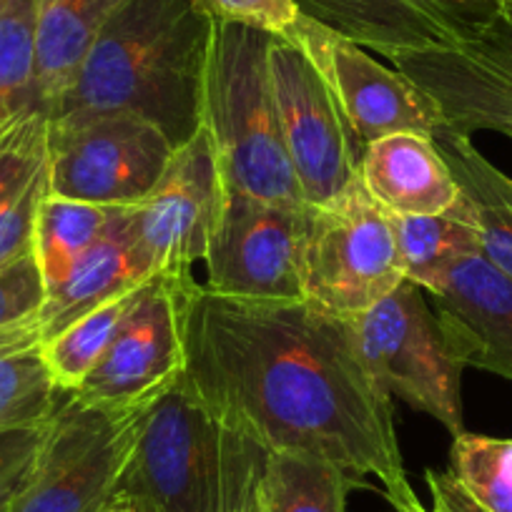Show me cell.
Wrapping results in <instances>:
<instances>
[{"mask_svg": "<svg viewBox=\"0 0 512 512\" xmlns=\"http://www.w3.org/2000/svg\"><path fill=\"white\" fill-rule=\"evenodd\" d=\"M181 379L269 452L374 477L397 512L417 502L392 397L369 374L349 319L307 299H236L194 284Z\"/></svg>", "mask_w": 512, "mask_h": 512, "instance_id": "cell-1", "label": "cell"}, {"mask_svg": "<svg viewBox=\"0 0 512 512\" xmlns=\"http://www.w3.org/2000/svg\"><path fill=\"white\" fill-rule=\"evenodd\" d=\"M211 33L194 0H121L48 118L134 116L179 149L204 123Z\"/></svg>", "mask_w": 512, "mask_h": 512, "instance_id": "cell-2", "label": "cell"}, {"mask_svg": "<svg viewBox=\"0 0 512 512\" xmlns=\"http://www.w3.org/2000/svg\"><path fill=\"white\" fill-rule=\"evenodd\" d=\"M269 455L179 379L146 407L118 495L141 512H256Z\"/></svg>", "mask_w": 512, "mask_h": 512, "instance_id": "cell-3", "label": "cell"}, {"mask_svg": "<svg viewBox=\"0 0 512 512\" xmlns=\"http://www.w3.org/2000/svg\"><path fill=\"white\" fill-rule=\"evenodd\" d=\"M272 33L216 26L204 86V126L231 191L302 209L269 78Z\"/></svg>", "mask_w": 512, "mask_h": 512, "instance_id": "cell-4", "label": "cell"}, {"mask_svg": "<svg viewBox=\"0 0 512 512\" xmlns=\"http://www.w3.org/2000/svg\"><path fill=\"white\" fill-rule=\"evenodd\" d=\"M405 282L392 216L362 179L324 206H307L302 294L339 319H357Z\"/></svg>", "mask_w": 512, "mask_h": 512, "instance_id": "cell-5", "label": "cell"}, {"mask_svg": "<svg viewBox=\"0 0 512 512\" xmlns=\"http://www.w3.org/2000/svg\"><path fill=\"white\" fill-rule=\"evenodd\" d=\"M146 407H98L63 392L26 490L8 512H101L118 495Z\"/></svg>", "mask_w": 512, "mask_h": 512, "instance_id": "cell-6", "label": "cell"}, {"mask_svg": "<svg viewBox=\"0 0 512 512\" xmlns=\"http://www.w3.org/2000/svg\"><path fill=\"white\" fill-rule=\"evenodd\" d=\"M359 354L392 400L440 422L452 437L462 420V362L452 352L422 289L402 282L382 302L352 319Z\"/></svg>", "mask_w": 512, "mask_h": 512, "instance_id": "cell-7", "label": "cell"}, {"mask_svg": "<svg viewBox=\"0 0 512 512\" xmlns=\"http://www.w3.org/2000/svg\"><path fill=\"white\" fill-rule=\"evenodd\" d=\"M176 146L134 116L48 118L51 194L128 209L149 199Z\"/></svg>", "mask_w": 512, "mask_h": 512, "instance_id": "cell-8", "label": "cell"}, {"mask_svg": "<svg viewBox=\"0 0 512 512\" xmlns=\"http://www.w3.org/2000/svg\"><path fill=\"white\" fill-rule=\"evenodd\" d=\"M191 272H159L144 284L111 344L71 395L98 407H149L186 369Z\"/></svg>", "mask_w": 512, "mask_h": 512, "instance_id": "cell-9", "label": "cell"}, {"mask_svg": "<svg viewBox=\"0 0 512 512\" xmlns=\"http://www.w3.org/2000/svg\"><path fill=\"white\" fill-rule=\"evenodd\" d=\"M284 38L297 43L332 93L354 149L400 131L435 134L445 126L437 103L397 68H387L362 46L299 16Z\"/></svg>", "mask_w": 512, "mask_h": 512, "instance_id": "cell-10", "label": "cell"}, {"mask_svg": "<svg viewBox=\"0 0 512 512\" xmlns=\"http://www.w3.org/2000/svg\"><path fill=\"white\" fill-rule=\"evenodd\" d=\"M269 78L304 204H329L359 179V151L337 103L302 48L284 36H272L269 43Z\"/></svg>", "mask_w": 512, "mask_h": 512, "instance_id": "cell-11", "label": "cell"}, {"mask_svg": "<svg viewBox=\"0 0 512 512\" xmlns=\"http://www.w3.org/2000/svg\"><path fill=\"white\" fill-rule=\"evenodd\" d=\"M304 211L226 189L204 287L236 299H304Z\"/></svg>", "mask_w": 512, "mask_h": 512, "instance_id": "cell-12", "label": "cell"}, {"mask_svg": "<svg viewBox=\"0 0 512 512\" xmlns=\"http://www.w3.org/2000/svg\"><path fill=\"white\" fill-rule=\"evenodd\" d=\"M224 176L214 141L201 123L174 151L149 199L131 209L134 246L154 274L191 272L209 254L224 204Z\"/></svg>", "mask_w": 512, "mask_h": 512, "instance_id": "cell-13", "label": "cell"}, {"mask_svg": "<svg viewBox=\"0 0 512 512\" xmlns=\"http://www.w3.org/2000/svg\"><path fill=\"white\" fill-rule=\"evenodd\" d=\"M390 61L437 103L447 128L462 136L490 128L512 139V26L497 21L465 46Z\"/></svg>", "mask_w": 512, "mask_h": 512, "instance_id": "cell-14", "label": "cell"}, {"mask_svg": "<svg viewBox=\"0 0 512 512\" xmlns=\"http://www.w3.org/2000/svg\"><path fill=\"white\" fill-rule=\"evenodd\" d=\"M299 11L387 58L477 41L497 23L492 0H297Z\"/></svg>", "mask_w": 512, "mask_h": 512, "instance_id": "cell-15", "label": "cell"}, {"mask_svg": "<svg viewBox=\"0 0 512 512\" xmlns=\"http://www.w3.org/2000/svg\"><path fill=\"white\" fill-rule=\"evenodd\" d=\"M430 294L435 317L462 367L512 382V279L485 254L462 259Z\"/></svg>", "mask_w": 512, "mask_h": 512, "instance_id": "cell-16", "label": "cell"}, {"mask_svg": "<svg viewBox=\"0 0 512 512\" xmlns=\"http://www.w3.org/2000/svg\"><path fill=\"white\" fill-rule=\"evenodd\" d=\"M359 179L390 216H435L460 201V186L432 134L400 131L359 154Z\"/></svg>", "mask_w": 512, "mask_h": 512, "instance_id": "cell-17", "label": "cell"}, {"mask_svg": "<svg viewBox=\"0 0 512 512\" xmlns=\"http://www.w3.org/2000/svg\"><path fill=\"white\" fill-rule=\"evenodd\" d=\"M131 209L128 206L113 219L106 234L81 256L58 287L48 289V297L38 312L36 324L43 342L56 337L61 329L96 309L106 299L128 292L154 277L131 236Z\"/></svg>", "mask_w": 512, "mask_h": 512, "instance_id": "cell-18", "label": "cell"}, {"mask_svg": "<svg viewBox=\"0 0 512 512\" xmlns=\"http://www.w3.org/2000/svg\"><path fill=\"white\" fill-rule=\"evenodd\" d=\"M48 191V116L31 111L0 134V269L33 251Z\"/></svg>", "mask_w": 512, "mask_h": 512, "instance_id": "cell-19", "label": "cell"}, {"mask_svg": "<svg viewBox=\"0 0 512 512\" xmlns=\"http://www.w3.org/2000/svg\"><path fill=\"white\" fill-rule=\"evenodd\" d=\"M118 3L121 0H33L38 111L46 116L56 111Z\"/></svg>", "mask_w": 512, "mask_h": 512, "instance_id": "cell-20", "label": "cell"}, {"mask_svg": "<svg viewBox=\"0 0 512 512\" xmlns=\"http://www.w3.org/2000/svg\"><path fill=\"white\" fill-rule=\"evenodd\" d=\"M432 139L470 204L482 254L512 279V179L475 149L470 136L440 126Z\"/></svg>", "mask_w": 512, "mask_h": 512, "instance_id": "cell-21", "label": "cell"}, {"mask_svg": "<svg viewBox=\"0 0 512 512\" xmlns=\"http://www.w3.org/2000/svg\"><path fill=\"white\" fill-rule=\"evenodd\" d=\"M405 279L432 292L455 264L482 254V241L470 204L460 194L452 209L435 216H392Z\"/></svg>", "mask_w": 512, "mask_h": 512, "instance_id": "cell-22", "label": "cell"}, {"mask_svg": "<svg viewBox=\"0 0 512 512\" xmlns=\"http://www.w3.org/2000/svg\"><path fill=\"white\" fill-rule=\"evenodd\" d=\"M41 344L36 319L0 329V432L43 425L61 402Z\"/></svg>", "mask_w": 512, "mask_h": 512, "instance_id": "cell-23", "label": "cell"}, {"mask_svg": "<svg viewBox=\"0 0 512 512\" xmlns=\"http://www.w3.org/2000/svg\"><path fill=\"white\" fill-rule=\"evenodd\" d=\"M121 211L116 206L63 199L48 191L33 229V254L48 289L58 287L71 274L81 256L106 234Z\"/></svg>", "mask_w": 512, "mask_h": 512, "instance_id": "cell-24", "label": "cell"}, {"mask_svg": "<svg viewBox=\"0 0 512 512\" xmlns=\"http://www.w3.org/2000/svg\"><path fill=\"white\" fill-rule=\"evenodd\" d=\"M362 480L314 457L272 452L262 485V512H347Z\"/></svg>", "mask_w": 512, "mask_h": 512, "instance_id": "cell-25", "label": "cell"}, {"mask_svg": "<svg viewBox=\"0 0 512 512\" xmlns=\"http://www.w3.org/2000/svg\"><path fill=\"white\" fill-rule=\"evenodd\" d=\"M144 284L106 299L96 309L68 324L66 329H61L56 337L41 344L43 359L51 369V377L58 384V390L73 392L81 387L83 379L91 374V369L96 367L98 359L111 344L118 324L123 322L128 309L134 307V302L139 299Z\"/></svg>", "mask_w": 512, "mask_h": 512, "instance_id": "cell-26", "label": "cell"}, {"mask_svg": "<svg viewBox=\"0 0 512 512\" xmlns=\"http://www.w3.org/2000/svg\"><path fill=\"white\" fill-rule=\"evenodd\" d=\"M38 111L36 6L33 0L0 3V134Z\"/></svg>", "mask_w": 512, "mask_h": 512, "instance_id": "cell-27", "label": "cell"}, {"mask_svg": "<svg viewBox=\"0 0 512 512\" xmlns=\"http://www.w3.org/2000/svg\"><path fill=\"white\" fill-rule=\"evenodd\" d=\"M450 470L490 512H512V440L470 435L455 437Z\"/></svg>", "mask_w": 512, "mask_h": 512, "instance_id": "cell-28", "label": "cell"}, {"mask_svg": "<svg viewBox=\"0 0 512 512\" xmlns=\"http://www.w3.org/2000/svg\"><path fill=\"white\" fill-rule=\"evenodd\" d=\"M194 6L216 26H246L287 36L299 21L297 0H194Z\"/></svg>", "mask_w": 512, "mask_h": 512, "instance_id": "cell-29", "label": "cell"}, {"mask_svg": "<svg viewBox=\"0 0 512 512\" xmlns=\"http://www.w3.org/2000/svg\"><path fill=\"white\" fill-rule=\"evenodd\" d=\"M46 297V279L33 251L6 264L0 269V329L36 319Z\"/></svg>", "mask_w": 512, "mask_h": 512, "instance_id": "cell-30", "label": "cell"}, {"mask_svg": "<svg viewBox=\"0 0 512 512\" xmlns=\"http://www.w3.org/2000/svg\"><path fill=\"white\" fill-rule=\"evenodd\" d=\"M48 422L0 432V512H8L33 475Z\"/></svg>", "mask_w": 512, "mask_h": 512, "instance_id": "cell-31", "label": "cell"}, {"mask_svg": "<svg viewBox=\"0 0 512 512\" xmlns=\"http://www.w3.org/2000/svg\"><path fill=\"white\" fill-rule=\"evenodd\" d=\"M425 482L432 497L430 512H490L470 495V490L452 475V470H425Z\"/></svg>", "mask_w": 512, "mask_h": 512, "instance_id": "cell-32", "label": "cell"}, {"mask_svg": "<svg viewBox=\"0 0 512 512\" xmlns=\"http://www.w3.org/2000/svg\"><path fill=\"white\" fill-rule=\"evenodd\" d=\"M101 512H134V505H131V500H128V497L116 495L106 507H103Z\"/></svg>", "mask_w": 512, "mask_h": 512, "instance_id": "cell-33", "label": "cell"}, {"mask_svg": "<svg viewBox=\"0 0 512 512\" xmlns=\"http://www.w3.org/2000/svg\"><path fill=\"white\" fill-rule=\"evenodd\" d=\"M497 8V21L512 26V0H492Z\"/></svg>", "mask_w": 512, "mask_h": 512, "instance_id": "cell-34", "label": "cell"}, {"mask_svg": "<svg viewBox=\"0 0 512 512\" xmlns=\"http://www.w3.org/2000/svg\"><path fill=\"white\" fill-rule=\"evenodd\" d=\"M402 512H430V510H427V507H425V505H422V502H420V500H417V502H415V505L405 507V510H402Z\"/></svg>", "mask_w": 512, "mask_h": 512, "instance_id": "cell-35", "label": "cell"}, {"mask_svg": "<svg viewBox=\"0 0 512 512\" xmlns=\"http://www.w3.org/2000/svg\"><path fill=\"white\" fill-rule=\"evenodd\" d=\"M134 512H141V510H139V507H134Z\"/></svg>", "mask_w": 512, "mask_h": 512, "instance_id": "cell-36", "label": "cell"}, {"mask_svg": "<svg viewBox=\"0 0 512 512\" xmlns=\"http://www.w3.org/2000/svg\"><path fill=\"white\" fill-rule=\"evenodd\" d=\"M256 512H262V507H259V510H256Z\"/></svg>", "mask_w": 512, "mask_h": 512, "instance_id": "cell-37", "label": "cell"}, {"mask_svg": "<svg viewBox=\"0 0 512 512\" xmlns=\"http://www.w3.org/2000/svg\"><path fill=\"white\" fill-rule=\"evenodd\" d=\"M0 3H3V0H0Z\"/></svg>", "mask_w": 512, "mask_h": 512, "instance_id": "cell-38", "label": "cell"}]
</instances>
